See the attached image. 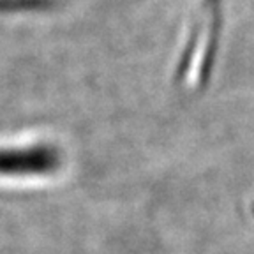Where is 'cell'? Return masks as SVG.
Here are the masks:
<instances>
[{"mask_svg": "<svg viewBox=\"0 0 254 254\" xmlns=\"http://www.w3.org/2000/svg\"><path fill=\"white\" fill-rule=\"evenodd\" d=\"M221 7L222 0H201L180 60V74L186 78L201 79L210 69L217 48Z\"/></svg>", "mask_w": 254, "mask_h": 254, "instance_id": "cell-1", "label": "cell"}, {"mask_svg": "<svg viewBox=\"0 0 254 254\" xmlns=\"http://www.w3.org/2000/svg\"><path fill=\"white\" fill-rule=\"evenodd\" d=\"M59 152L48 145L0 147V177L36 179L55 173L59 168Z\"/></svg>", "mask_w": 254, "mask_h": 254, "instance_id": "cell-2", "label": "cell"}]
</instances>
